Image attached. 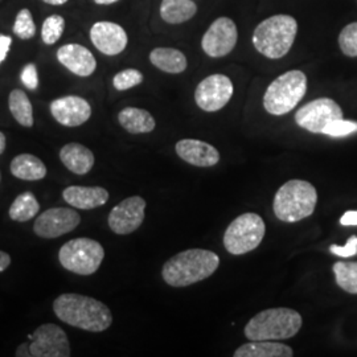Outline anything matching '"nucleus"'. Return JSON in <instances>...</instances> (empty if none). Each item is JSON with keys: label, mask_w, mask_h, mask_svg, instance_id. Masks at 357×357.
Here are the masks:
<instances>
[{"label": "nucleus", "mask_w": 357, "mask_h": 357, "mask_svg": "<svg viewBox=\"0 0 357 357\" xmlns=\"http://www.w3.org/2000/svg\"><path fill=\"white\" fill-rule=\"evenodd\" d=\"M53 311L59 319L84 331L102 332L113 323L109 307L79 294L60 295L53 302Z\"/></svg>", "instance_id": "obj_1"}, {"label": "nucleus", "mask_w": 357, "mask_h": 357, "mask_svg": "<svg viewBox=\"0 0 357 357\" xmlns=\"http://www.w3.org/2000/svg\"><path fill=\"white\" fill-rule=\"evenodd\" d=\"M220 265L216 253L204 249H190L168 259L162 275L172 287H187L209 278Z\"/></svg>", "instance_id": "obj_2"}, {"label": "nucleus", "mask_w": 357, "mask_h": 357, "mask_svg": "<svg viewBox=\"0 0 357 357\" xmlns=\"http://www.w3.org/2000/svg\"><path fill=\"white\" fill-rule=\"evenodd\" d=\"M298 33V22L290 15H275L261 22L253 32V45L271 60L286 56Z\"/></svg>", "instance_id": "obj_3"}, {"label": "nucleus", "mask_w": 357, "mask_h": 357, "mask_svg": "<svg viewBox=\"0 0 357 357\" xmlns=\"http://www.w3.org/2000/svg\"><path fill=\"white\" fill-rule=\"evenodd\" d=\"M302 317L291 308H268L257 314L245 327L249 340H286L302 327Z\"/></svg>", "instance_id": "obj_4"}, {"label": "nucleus", "mask_w": 357, "mask_h": 357, "mask_svg": "<svg viewBox=\"0 0 357 357\" xmlns=\"http://www.w3.org/2000/svg\"><path fill=\"white\" fill-rule=\"evenodd\" d=\"M317 203L318 193L311 183L290 180L275 193L273 209L283 222H298L314 213Z\"/></svg>", "instance_id": "obj_5"}, {"label": "nucleus", "mask_w": 357, "mask_h": 357, "mask_svg": "<svg viewBox=\"0 0 357 357\" xmlns=\"http://www.w3.org/2000/svg\"><path fill=\"white\" fill-rule=\"evenodd\" d=\"M306 91L307 77L303 72H286L268 85L264 96V106L270 114H287L302 101Z\"/></svg>", "instance_id": "obj_6"}, {"label": "nucleus", "mask_w": 357, "mask_h": 357, "mask_svg": "<svg viewBox=\"0 0 357 357\" xmlns=\"http://www.w3.org/2000/svg\"><path fill=\"white\" fill-rule=\"evenodd\" d=\"M103 258L102 245L86 237L68 241L59 252V261L63 268L78 275L94 274L101 266Z\"/></svg>", "instance_id": "obj_7"}, {"label": "nucleus", "mask_w": 357, "mask_h": 357, "mask_svg": "<svg viewBox=\"0 0 357 357\" xmlns=\"http://www.w3.org/2000/svg\"><path fill=\"white\" fill-rule=\"evenodd\" d=\"M266 227L262 217L243 213L237 217L224 234V246L230 255H241L257 249L265 237Z\"/></svg>", "instance_id": "obj_8"}, {"label": "nucleus", "mask_w": 357, "mask_h": 357, "mask_svg": "<svg viewBox=\"0 0 357 357\" xmlns=\"http://www.w3.org/2000/svg\"><path fill=\"white\" fill-rule=\"evenodd\" d=\"M342 107L331 98H318L302 106L296 114L295 122L299 128L314 134H321L332 121L342 119Z\"/></svg>", "instance_id": "obj_9"}, {"label": "nucleus", "mask_w": 357, "mask_h": 357, "mask_svg": "<svg viewBox=\"0 0 357 357\" xmlns=\"http://www.w3.org/2000/svg\"><path fill=\"white\" fill-rule=\"evenodd\" d=\"M32 357H69L70 345L68 336L61 327L48 323L36 328L29 335Z\"/></svg>", "instance_id": "obj_10"}, {"label": "nucleus", "mask_w": 357, "mask_h": 357, "mask_svg": "<svg viewBox=\"0 0 357 357\" xmlns=\"http://www.w3.org/2000/svg\"><path fill=\"white\" fill-rule=\"evenodd\" d=\"M233 90L234 88L229 77L212 75L204 78L197 85L195 91V101L204 112H218L229 102L233 96Z\"/></svg>", "instance_id": "obj_11"}, {"label": "nucleus", "mask_w": 357, "mask_h": 357, "mask_svg": "<svg viewBox=\"0 0 357 357\" xmlns=\"http://www.w3.org/2000/svg\"><path fill=\"white\" fill-rule=\"evenodd\" d=\"M237 38L238 32L234 22L229 17H218L205 32L202 48L209 57H224L234 50Z\"/></svg>", "instance_id": "obj_12"}, {"label": "nucleus", "mask_w": 357, "mask_h": 357, "mask_svg": "<svg viewBox=\"0 0 357 357\" xmlns=\"http://www.w3.org/2000/svg\"><path fill=\"white\" fill-rule=\"evenodd\" d=\"M81 216L70 208H51L36 218L33 230L41 238H57L76 229Z\"/></svg>", "instance_id": "obj_13"}, {"label": "nucleus", "mask_w": 357, "mask_h": 357, "mask_svg": "<svg viewBox=\"0 0 357 357\" xmlns=\"http://www.w3.org/2000/svg\"><path fill=\"white\" fill-rule=\"evenodd\" d=\"M146 200L141 196H132L121 202L112 209L107 222L115 234L125 236L138 229L144 220Z\"/></svg>", "instance_id": "obj_14"}, {"label": "nucleus", "mask_w": 357, "mask_h": 357, "mask_svg": "<svg viewBox=\"0 0 357 357\" xmlns=\"http://www.w3.org/2000/svg\"><path fill=\"white\" fill-rule=\"evenodd\" d=\"M51 113L60 125L77 128L89 121L91 106L82 97L66 96L51 103Z\"/></svg>", "instance_id": "obj_15"}, {"label": "nucleus", "mask_w": 357, "mask_h": 357, "mask_svg": "<svg viewBox=\"0 0 357 357\" xmlns=\"http://www.w3.org/2000/svg\"><path fill=\"white\" fill-rule=\"evenodd\" d=\"M90 40L98 51L106 56H115L126 50V31L112 22H98L90 29Z\"/></svg>", "instance_id": "obj_16"}, {"label": "nucleus", "mask_w": 357, "mask_h": 357, "mask_svg": "<svg viewBox=\"0 0 357 357\" xmlns=\"http://www.w3.org/2000/svg\"><path fill=\"white\" fill-rule=\"evenodd\" d=\"M57 60L68 70L79 77H89L97 69L93 53L79 44H66L57 51Z\"/></svg>", "instance_id": "obj_17"}, {"label": "nucleus", "mask_w": 357, "mask_h": 357, "mask_svg": "<svg viewBox=\"0 0 357 357\" xmlns=\"http://www.w3.org/2000/svg\"><path fill=\"white\" fill-rule=\"evenodd\" d=\"M175 149L178 156L192 166H216L220 160V153L216 149L203 141L181 139L176 143Z\"/></svg>", "instance_id": "obj_18"}, {"label": "nucleus", "mask_w": 357, "mask_h": 357, "mask_svg": "<svg viewBox=\"0 0 357 357\" xmlns=\"http://www.w3.org/2000/svg\"><path fill=\"white\" fill-rule=\"evenodd\" d=\"M65 202L73 208L89 211L107 203L109 192L101 187L70 185L63 192Z\"/></svg>", "instance_id": "obj_19"}, {"label": "nucleus", "mask_w": 357, "mask_h": 357, "mask_svg": "<svg viewBox=\"0 0 357 357\" xmlns=\"http://www.w3.org/2000/svg\"><path fill=\"white\" fill-rule=\"evenodd\" d=\"M60 159L70 172L76 175H86L94 166V155L81 143H68L60 151Z\"/></svg>", "instance_id": "obj_20"}, {"label": "nucleus", "mask_w": 357, "mask_h": 357, "mask_svg": "<svg viewBox=\"0 0 357 357\" xmlns=\"http://www.w3.org/2000/svg\"><path fill=\"white\" fill-rule=\"evenodd\" d=\"M293 348L271 340H250L234 352V357H291Z\"/></svg>", "instance_id": "obj_21"}, {"label": "nucleus", "mask_w": 357, "mask_h": 357, "mask_svg": "<svg viewBox=\"0 0 357 357\" xmlns=\"http://www.w3.org/2000/svg\"><path fill=\"white\" fill-rule=\"evenodd\" d=\"M10 168L13 176L20 180L36 181L47 176L45 165L38 156L31 153H20L16 158H13Z\"/></svg>", "instance_id": "obj_22"}, {"label": "nucleus", "mask_w": 357, "mask_h": 357, "mask_svg": "<svg viewBox=\"0 0 357 357\" xmlns=\"http://www.w3.org/2000/svg\"><path fill=\"white\" fill-rule=\"evenodd\" d=\"M150 61L153 66L169 75L183 73L188 66L184 53L175 48H155L150 53Z\"/></svg>", "instance_id": "obj_23"}, {"label": "nucleus", "mask_w": 357, "mask_h": 357, "mask_svg": "<svg viewBox=\"0 0 357 357\" xmlns=\"http://www.w3.org/2000/svg\"><path fill=\"white\" fill-rule=\"evenodd\" d=\"M121 126L130 134H147L155 128V119L147 110L138 107H126L118 114Z\"/></svg>", "instance_id": "obj_24"}, {"label": "nucleus", "mask_w": 357, "mask_h": 357, "mask_svg": "<svg viewBox=\"0 0 357 357\" xmlns=\"http://www.w3.org/2000/svg\"><path fill=\"white\" fill-rule=\"evenodd\" d=\"M197 13V6L192 0H163L160 16L168 24H181L188 22Z\"/></svg>", "instance_id": "obj_25"}, {"label": "nucleus", "mask_w": 357, "mask_h": 357, "mask_svg": "<svg viewBox=\"0 0 357 357\" xmlns=\"http://www.w3.org/2000/svg\"><path fill=\"white\" fill-rule=\"evenodd\" d=\"M8 106L13 118L24 128L33 126V109L28 96L23 90L13 89L8 97Z\"/></svg>", "instance_id": "obj_26"}, {"label": "nucleus", "mask_w": 357, "mask_h": 357, "mask_svg": "<svg viewBox=\"0 0 357 357\" xmlns=\"http://www.w3.org/2000/svg\"><path fill=\"white\" fill-rule=\"evenodd\" d=\"M38 211H40V204L35 195L31 192H24L15 199L13 205L10 206L8 215L13 221L26 222L36 216Z\"/></svg>", "instance_id": "obj_27"}, {"label": "nucleus", "mask_w": 357, "mask_h": 357, "mask_svg": "<svg viewBox=\"0 0 357 357\" xmlns=\"http://www.w3.org/2000/svg\"><path fill=\"white\" fill-rule=\"evenodd\" d=\"M336 283L349 294H357V262H336L333 265Z\"/></svg>", "instance_id": "obj_28"}, {"label": "nucleus", "mask_w": 357, "mask_h": 357, "mask_svg": "<svg viewBox=\"0 0 357 357\" xmlns=\"http://www.w3.org/2000/svg\"><path fill=\"white\" fill-rule=\"evenodd\" d=\"M65 29V20L60 15H52L47 17L41 28V38L47 45H53L63 36Z\"/></svg>", "instance_id": "obj_29"}, {"label": "nucleus", "mask_w": 357, "mask_h": 357, "mask_svg": "<svg viewBox=\"0 0 357 357\" xmlns=\"http://www.w3.org/2000/svg\"><path fill=\"white\" fill-rule=\"evenodd\" d=\"M13 33L22 40H29L36 35V26L29 10L23 8L16 15L15 24H13Z\"/></svg>", "instance_id": "obj_30"}, {"label": "nucleus", "mask_w": 357, "mask_h": 357, "mask_svg": "<svg viewBox=\"0 0 357 357\" xmlns=\"http://www.w3.org/2000/svg\"><path fill=\"white\" fill-rule=\"evenodd\" d=\"M339 47L345 56L357 57V22L344 26L340 32Z\"/></svg>", "instance_id": "obj_31"}, {"label": "nucleus", "mask_w": 357, "mask_h": 357, "mask_svg": "<svg viewBox=\"0 0 357 357\" xmlns=\"http://www.w3.org/2000/svg\"><path fill=\"white\" fill-rule=\"evenodd\" d=\"M142 82H143V75L137 69H125L116 73L113 78V85L115 89L119 91L131 89Z\"/></svg>", "instance_id": "obj_32"}, {"label": "nucleus", "mask_w": 357, "mask_h": 357, "mask_svg": "<svg viewBox=\"0 0 357 357\" xmlns=\"http://www.w3.org/2000/svg\"><path fill=\"white\" fill-rule=\"evenodd\" d=\"M354 132H357V122L344 121L342 118V119L332 121L331 123L327 125V128L323 130L321 134L330 135V137H333V138H342V137L351 135Z\"/></svg>", "instance_id": "obj_33"}, {"label": "nucleus", "mask_w": 357, "mask_h": 357, "mask_svg": "<svg viewBox=\"0 0 357 357\" xmlns=\"http://www.w3.org/2000/svg\"><path fill=\"white\" fill-rule=\"evenodd\" d=\"M332 255H337V257H354L357 255V236H352L344 246H339V245H332L330 248Z\"/></svg>", "instance_id": "obj_34"}, {"label": "nucleus", "mask_w": 357, "mask_h": 357, "mask_svg": "<svg viewBox=\"0 0 357 357\" xmlns=\"http://www.w3.org/2000/svg\"><path fill=\"white\" fill-rule=\"evenodd\" d=\"M22 82L28 89L35 90L38 88V69L35 64H26L23 70H22Z\"/></svg>", "instance_id": "obj_35"}, {"label": "nucleus", "mask_w": 357, "mask_h": 357, "mask_svg": "<svg viewBox=\"0 0 357 357\" xmlns=\"http://www.w3.org/2000/svg\"><path fill=\"white\" fill-rule=\"evenodd\" d=\"M11 44H13V38L10 36H6V35L0 36V64L6 60L8 51L11 48Z\"/></svg>", "instance_id": "obj_36"}, {"label": "nucleus", "mask_w": 357, "mask_h": 357, "mask_svg": "<svg viewBox=\"0 0 357 357\" xmlns=\"http://www.w3.org/2000/svg\"><path fill=\"white\" fill-rule=\"evenodd\" d=\"M340 224L344 227H357V211H348L340 218Z\"/></svg>", "instance_id": "obj_37"}, {"label": "nucleus", "mask_w": 357, "mask_h": 357, "mask_svg": "<svg viewBox=\"0 0 357 357\" xmlns=\"http://www.w3.org/2000/svg\"><path fill=\"white\" fill-rule=\"evenodd\" d=\"M15 355H16V357L32 356V355H31V347H29V343H23V344L19 345Z\"/></svg>", "instance_id": "obj_38"}, {"label": "nucleus", "mask_w": 357, "mask_h": 357, "mask_svg": "<svg viewBox=\"0 0 357 357\" xmlns=\"http://www.w3.org/2000/svg\"><path fill=\"white\" fill-rule=\"evenodd\" d=\"M10 265H11V257L0 250V273L4 271L6 268H10Z\"/></svg>", "instance_id": "obj_39"}, {"label": "nucleus", "mask_w": 357, "mask_h": 357, "mask_svg": "<svg viewBox=\"0 0 357 357\" xmlns=\"http://www.w3.org/2000/svg\"><path fill=\"white\" fill-rule=\"evenodd\" d=\"M6 144H7V139H6V135L0 131V155L4 153L6 150Z\"/></svg>", "instance_id": "obj_40"}, {"label": "nucleus", "mask_w": 357, "mask_h": 357, "mask_svg": "<svg viewBox=\"0 0 357 357\" xmlns=\"http://www.w3.org/2000/svg\"><path fill=\"white\" fill-rule=\"evenodd\" d=\"M47 4H52V6H63L68 0H43Z\"/></svg>", "instance_id": "obj_41"}, {"label": "nucleus", "mask_w": 357, "mask_h": 357, "mask_svg": "<svg viewBox=\"0 0 357 357\" xmlns=\"http://www.w3.org/2000/svg\"><path fill=\"white\" fill-rule=\"evenodd\" d=\"M119 0H94L96 4H100V6H109V4H114Z\"/></svg>", "instance_id": "obj_42"}, {"label": "nucleus", "mask_w": 357, "mask_h": 357, "mask_svg": "<svg viewBox=\"0 0 357 357\" xmlns=\"http://www.w3.org/2000/svg\"><path fill=\"white\" fill-rule=\"evenodd\" d=\"M0 180H1V174H0Z\"/></svg>", "instance_id": "obj_43"}]
</instances>
